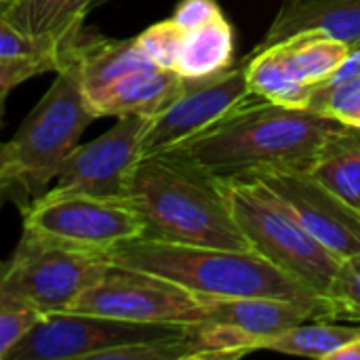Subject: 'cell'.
I'll return each mask as SVG.
<instances>
[{
    "label": "cell",
    "instance_id": "cell-29",
    "mask_svg": "<svg viewBox=\"0 0 360 360\" xmlns=\"http://www.w3.org/2000/svg\"><path fill=\"white\" fill-rule=\"evenodd\" d=\"M224 15L221 6L217 4V0H181L171 19L184 30V32H192L209 21H213L215 17Z\"/></svg>",
    "mask_w": 360,
    "mask_h": 360
},
{
    "label": "cell",
    "instance_id": "cell-11",
    "mask_svg": "<svg viewBox=\"0 0 360 360\" xmlns=\"http://www.w3.org/2000/svg\"><path fill=\"white\" fill-rule=\"evenodd\" d=\"M262 184L323 247L346 259L360 253V213L304 171H264Z\"/></svg>",
    "mask_w": 360,
    "mask_h": 360
},
{
    "label": "cell",
    "instance_id": "cell-19",
    "mask_svg": "<svg viewBox=\"0 0 360 360\" xmlns=\"http://www.w3.org/2000/svg\"><path fill=\"white\" fill-rule=\"evenodd\" d=\"M234 61V30L219 15L213 21L186 32L175 72L186 80L217 76L232 68Z\"/></svg>",
    "mask_w": 360,
    "mask_h": 360
},
{
    "label": "cell",
    "instance_id": "cell-3",
    "mask_svg": "<svg viewBox=\"0 0 360 360\" xmlns=\"http://www.w3.org/2000/svg\"><path fill=\"white\" fill-rule=\"evenodd\" d=\"M105 259L114 266L162 276L196 295L274 297L316 308L331 319V306L325 297L251 249L177 245L139 236L105 251Z\"/></svg>",
    "mask_w": 360,
    "mask_h": 360
},
{
    "label": "cell",
    "instance_id": "cell-14",
    "mask_svg": "<svg viewBox=\"0 0 360 360\" xmlns=\"http://www.w3.org/2000/svg\"><path fill=\"white\" fill-rule=\"evenodd\" d=\"M205 304L207 323H221L236 327L255 340H259V350L266 340L285 333L291 327H297L312 319H327L321 310L274 300V297H211L198 295Z\"/></svg>",
    "mask_w": 360,
    "mask_h": 360
},
{
    "label": "cell",
    "instance_id": "cell-25",
    "mask_svg": "<svg viewBox=\"0 0 360 360\" xmlns=\"http://www.w3.org/2000/svg\"><path fill=\"white\" fill-rule=\"evenodd\" d=\"M308 110L360 131V78L331 80L314 86Z\"/></svg>",
    "mask_w": 360,
    "mask_h": 360
},
{
    "label": "cell",
    "instance_id": "cell-24",
    "mask_svg": "<svg viewBox=\"0 0 360 360\" xmlns=\"http://www.w3.org/2000/svg\"><path fill=\"white\" fill-rule=\"evenodd\" d=\"M0 61L36 63L44 72H59L65 63V51L25 36L0 15Z\"/></svg>",
    "mask_w": 360,
    "mask_h": 360
},
{
    "label": "cell",
    "instance_id": "cell-27",
    "mask_svg": "<svg viewBox=\"0 0 360 360\" xmlns=\"http://www.w3.org/2000/svg\"><path fill=\"white\" fill-rule=\"evenodd\" d=\"M184 38L186 32L173 19H165L143 30L137 36V44L156 68L175 72V63L184 46Z\"/></svg>",
    "mask_w": 360,
    "mask_h": 360
},
{
    "label": "cell",
    "instance_id": "cell-26",
    "mask_svg": "<svg viewBox=\"0 0 360 360\" xmlns=\"http://www.w3.org/2000/svg\"><path fill=\"white\" fill-rule=\"evenodd\" d=\"M333 321L360 323V253L342 259L327 293Z\"/></svg>",
    "mask_w": 360,
    "mask_h": 360
},
{
    "label": "cell",
    "instance_id": "cell-33",
    "mask_svg": "<svg viewBox=\"0 0 360 360\" xmlns=\"http://www.w3.org/2000/svg\"><path fill=\"white\" fill-rule=\"evenodd\" d=\"M11 186H13V177H11V171H8V165L4 158V146L0 143V194Z\"/></svg>",
    "mask_w": 360,
    "mask_h": 360
},
{
    "label": "cell",
    "instance_id": "cell-31",
    "mask_svg": "<svg viewBox=\"0 0 360 360\" xmlns=\"http://www.w3.org/2000/svg\"><path fill=\"white\" fill-rule=\"evenodd\" d=\"M350 78H360V46L350 51L348 59L342 63V68L335 72V76L331 80H350Z\"/></svg>",
    "mask_w": 360,
    "mask_h": 360
},
{
    "label": "cell",
    "instance_id": "cell-36",
    "mask_svg": "<svg viewBox=\"0 0 360 360\" xmlns=\"http://www.w3.org/2000/svg\"><path fill=\"white\" fill-rule=\"evenodd\" d=\"M0 270H2V264H0Z\"/></svg>",
    "mask_w": 360,
    "mask_h": 360
},
{
    "label": "cell",
    "instance_id": "cell-21",
    "mask_svg": "<svg viewBox=\"0 0 360 360\" xmlns=\"http://www.w3.org/2000/svg\"><path fill=\"white\" fill-rule=\"evenodd\" d=\"M319 184L329 188L333 194L344 198L348 205H360V131L346 129L338 137H333L312 169L308 171Z\"/></svg>",
    "mask_w": 360,
    "mask_h": 360
},
{
    "label": "cell",
    "instance_id": "cell-17",
    "mask_svg": "<svg viewBox=\"0 0 360 360\" xmlns=\"http://www.w3.org/2000/svg\"><path fill=\"white\" fill-rule=\"evenodd\" d=\"M184 78L173 70L148 68L120 78L93 105L97 118L105 116H146L152 118L162 112L184 89Z\"/></svg>",
    "mask_w": 360,
    "mask_h": 360
},
{
    "label": "cell",
    "instance_id": "cell-18",
    "mask_svg": "<svg viewBox=\"0 0 360 360\" xmlns=\"http://www.w3.org/2000/svg\"><path fill=\"white\" fill-rule=\"evenodd\" d=\"M268 46H274L291 74L308 86L329 82L350 55L348 44L323 32H300Z\"/></svg>",
    "mask_w": 360,
    "mask_h": 360
},
{
    "label": "cell",
    "instance_id": "cell-12",
    "mask_svg": "<svg viewBox=\"0 0 360 360\" xmlns=\"http://www.w3.org/2000/svg\"><path fill=\"white\" fill-rule=\"evenodd\" d=\"M146 116H120L97 139L76 146L61 165L55 188L105 198H124L129 175L141 154Z\"/></svg>",
    "mask_w": 360,
    "mask_h": 360
},
{
    "label": "cell",
    "instance_id": "cell-4",
    "mask_svg": "<svg viewBox=\"0 0 360 360\" xmlns=\"http://www.w3.org/2000/svg\"><path fill=\"white\" fill-rule=\"evenodd\" d=\"M95 118L76 70L61 68L15 135L2 143L13 184L27 192H42Z\"/></svg>",
    "mask_w": 360,
    "mask_h": 360
},
{
    "label": "cell",
    "instance_id": "cell-16",
    "mask_svg": "<svg viewBox=\"0 0 360 360\" xmlns=\"http://www.w3.org/2000/svg\"><path fill=\"white\" fill-rule=\"evenodd\" d=\"M97 0H11L0 15L25 36L68 49L82 32V21Z\"/></svg>",
    "mask_w": 360,
    "mask_h": 360
},
{
    "label": "cell",
    "instance_id": "cell-15",
    "mask_svg": "<svg viewBox=\"0 0 360 360\" xmlns=\"http://www.w3.org/2000/svg\"><path fill=\"white\" fill-rule=\"evenodd\" d=\"M300 32H323L350 51L360 46V0H283L259 46Z\"/></svg>",
    "mask_w": 360,
    "mask_h": 360
},
{
    "label": "cell",
    "instance_id": "cell-32",
    "mask_svg": "<svg viewBox=\"0 0 360 360\" xmlns=\"http://www.w3.org/2000/svg\"><path fill=\"white\" fill-rule=\"evenodd\" d=\"M331 360H360V338L352 340L348 346H344L340 352H335Z\"/></svg>",
    "mask_w": 360,
    "mask_h": 360
},
{
    "label": "cell",
    "instance_id": "cell-23",
    "mask_svg": "<svg viewBox=\"0 0 360 360\" xmlns=\"http://www.w3.org/2000/svg\"><path fill=\"white\" fill-rule=\"evenodd\" d=\"M259 350V340L221 323H200L188 327L184 360L243 359Z\"/></svg>",
    "mask_w": 360,
    "mask_h": 360
},
{
    "label": "cell",
    "instance_id": "cell-28",
    "mask_svg": "<svg viewBox=\"0 0 360 360\" xmlns=\"http://www.w3.org/2000/svg\"><path fill=\"white\" fill-rule=\"evenodd\" d=\"M42 314L0 293V360H8L17 344L30 333Z\"/></svg>",
    "mask_w": 360,
    "mask_h": 360
},
{
    "label": "cell",
    "instance_id": "cell-6",
    "mask_svg": "<svg viewBox=\"0 0 360 360\" xmlns=\"http://www.w3.org/2000/svg\"><path fill=\"white\" fill-rule=\"evenodd\" d=\"M108 266L105 253L23 232L13 257L2 264L0 293L40 314L65 312L103 276Z\"/></svg>",
    "mask_w": 360,
    "mask_h": 360
},
{
    "label": "cell",
    "instance_id": "cell-8",
    "mask_svg": "<svg viewBox=\"0 0 360 360\" xmlns=\"http://www.w3.org/2000/svg\"><path fill=\"white\" fill-rule=\"evenodd\" d=\"M70 312L173 327H192L209 321L196 293L162 276L114 264L74 302Z\"/></svg>",
    "mask_w": 360,
    "mask_h": 360
},
{
    "label": "cell",
    "instance_id": "cell-5",
    "mask_svg": "<svg viewBox=\"0 0 360 360\" xmlns=\"http://www.w3.org/2000/svg\"><path fill=\"white\" fill-rule=\"evenodd\" d=\"M226 186L234 219L251 251L327 300L342 259L323 247L262 184L228 179Z\"/></svg>",
    "mask_w": 360,
    "mask_h": 360
},
{
    "label": "cell",
    "instance_id": "cell-22",
    "mask_svg": "<svg viewBox=\"0 0 360 360\" xmlns=\"http://www.w3.org/2000/svg\"><path fill=\"white\" fill-rule=\"evenodd\" d=\"M360 338V327H340L331 319H312L264 342L262 350L331 360L335 352Z\"/></svg>",
    "mask_w": 360,
    "mask_h": 360
},
{
    "label": "cell",
    "instance_id": "cell-2",
    "mask_svg": "<svg viewBox=\"0 0 360 360\" xmlns=\"http://www.w3.org/2000/svg\"><path fill=\"white\" fill-rule=\"evenodd\" d=\"M124 198L139 213L143 236L215 249L249 251L228 196V186L173 154H146L133 167Z\"/></svg>",
    "mask_w": 360,
    "mask_h": 360
},
{
    "label": "cell",
    "instance_id": "cell-10",
    "mask_svg": "<svg viewBox=\"0 0 360 360\" xmlns=\"http://www.w3.org/2000/svg\"><path fill=\"white\" fill-rule=\"evenodd\" d=\"M251 97L255 95L249 91L245 65L211 78L186 80L181 93L162 112L148 118L141 154L165 152L200 135L251 101Z\"/></svg>",
    "mask_w": 360,
    "mask_h": 360
},
{
    "label": "cell",
    "instance_id": "cell-20",
    "mask_svg": "<svg viewBox=\"0 0 360 360\" xmlns=\"http://www.w3.org/2000/svg\"><path fill=\"white\" fill-rule=\"evenodd\" d=\"M249 91L264 101L285 108H308L312 89L297 80L285 65L274 46H257L251 61L245 65Z\"/></svg>",
    "mask_w": 360,
    "mask_h": 360
},
{
    "label": "cell",
    "instance_id": "cell-7",
    "mask_svg": "<svg viewBox=\"0 0 360 360\" xmlns=\"http://www.w3.org/2000/svg\"><path fill=\"white\" fill-rule=\"evenodd\" d=\"M23 232L105 253L124 240L143 236L146 226L127 198L53 188L23 209Z\"/></svg>",
    "mask_w": 360,
    "mask_h": 360
},
{
    "label": "cell",
    "instance_id": "cell-9",
    "mask_svg": "<svg viewBox=\"0 0 360 360\" xmlns=\"http://www.w3.org/2000/svg\"><path fill=\"white\" fill-rule=\"evenodd\" d=\"M184 329L186 327L116 321L86 312H53L38 319L8 360H97L105 350L171 338Z\"/></svg>",
    "mask_w": 360,
    "mask_h": 360
},
{
    "label": "cell",
    "instance_id": "cell-34",
    "mask_svg": "<svg viewBox=\"0 0 360 360\" xmlns=\"http://www.w3.org/2000/svg\"><path fill=\"white\" fill-rule=\"evenodd\" d=\"M6 2H11V0H0V6H2V4H6Z\"/></svg>",
    "mask_w": 360,
    "mask_h": 360
},
{
    "label": "cell",
    "instance_id": "cell-1",
    "mask_svg": "<svg viewBox=\"0 0 360 360\" xmlns=\"http://www.w3.org/2000/svg\"><path fill=\"white\" fill-rule=\"evenodd\" d=\"M340 124L308 108L247 101L200 135L171 148L217 179H247L264 171L308 173L323 148L344 133Z\"/></svg>",
    "mask_w": 360,
    "mask_h": 360
},
{
    "label": "cell",
    "instance_id": "cell-13",
    "mask_svg": "<svg viewBox=\"0 0 360 360\" xmlns=\"http://www.w3.org/2000/svg\"><path fill=\"white\" fill-rule=\"evenodd\" d=\"M65 65L76 70L80 89L91 110L105 95V91L127 74L156 68L137 44V38L114 40L93 32L86 34L84 30L65 49L63 68Z\"/></svg>",
    "mask_w": 360,
    "mask_h": 360
},
{
    "label": "cell",
    "instance_id": "cell-30",
    "mask_svg": "<svg viewBox=\"0 0 360 360\" xmlns=\"http://www.w3.org/2000/svg\"><path fill=\"white\" fill-rule=\"evenodd\" d=\"M38 74H44V70L36 63H4L0 61V120L4 112V103L8 93L25 82L27 78H34Z\"/></svg>",
    "mask_w": 360,
    "mask_h": 360
},
{
    "label": "cell",
    "instance_id": "cell-35",
    "mask_svg": "<svg viewBox=\"0 0 360 360\" xmlns=\"http://www.w3.org/2000/svg\"><path fill=\"white\" fill-rule=\"evenodd\" d=\"M356 209H359V213H360V205H359V207H356Z\"/></svg>",
    "mask_w": 360,
    "mask_h": 360
}]
</instances>
